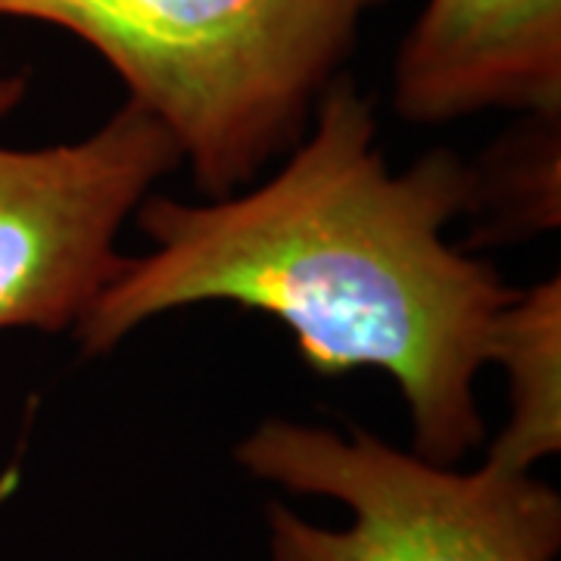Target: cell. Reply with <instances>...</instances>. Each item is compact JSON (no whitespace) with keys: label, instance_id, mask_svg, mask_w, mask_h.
<instances>
[{"label":"cell","instance_id":"6da1fadb","mask_svg":"<svg viewBox=\"0 0 561 561\" xmlns=\"http://www.w3.org/2000/svg\"><path fill=\"white\" fill-rule=\"evenodd\" d=\"M478 209V165L449 147L390 172L371 101L341 72L268 181L219 201L140 203L153 250L125 256L72 337L81 356H103L201 302L262 312L319 375L383 371L409 409L412 453L459 465L486 437L478 378L522 290L446 241Z\"/></svg>","mask_w":561,"mask_h":561},{"label":"cell","instance_id":"3957f363","mask_svg":"<svg viewBox=\"0 0 561 561\" xmlns=\"http://www.w3.org/2000/svg\"><path fill=\"white\" fill-rule=\"evenodd\" d=\"M234 459L256 481L341 502L353 515L334 530L268 502L272 561H556L561 552V496L534 471L490 461L456 471L368 431L290 419L260 421Z\"/></svg>","mask_w":561,"mask_h":561},{"label":"cell","instance_id":"277c9868","mask_svg":"<svg viewBox=\"0 0 561 561\" xmlns=\"http://www.w3.org/2000/svg\"><path fill=\"white\" fill-rule=\"evenodd\" d=\"M25 94V72L0 76V119ZM179 165L175 138L128 98L88 138L0 147V331L76 334L125 265V221Z\"/></svg>","mask_w":561,"mask_h":561},{"label":"cell","instance_id":"52a82bcc","mask_svg":"<svg viewBox=\"0 0 561 561\" xmlns=\"http://www.w3.org/2000/svg\"><path fill=\"white\" fill-rule=\"evenodd\" d=\"M559 122L561 116H527L522 135L490 150L478 165L481 213L515 231H549L559 225Z\"/></svg>","mask_w":561,"mask_h":561},{"label":"cell","instance_id":"7a4b0ae2","mask_svg":"<svg viewBox=\"0 0 561 561\" xmlns=\"http://www.w3.org/2000/svg\"><path fill=\"white\" fill-rule=\"evenodd\" d=\"M383 0H0L84 41L165 125L206 201L250 187L309 131Z\"/></svg>","mask_w":561,"mask_h":561},{"label":"cell","instance_id":"5b68a950","mask_svg":"<svg viewBox=\"0 0 561 561\" xmlns=\"http://www.w3.org/2000/svg\"><path fill=\"white\" fill-rule=\"evenodd\" d=\"M561 116V0H424L393 60V113Z\"/></svg>","mask_w":561,"mask_h":561},{"label":"cell","instance_id":"ba28073f","mask_svg":"<svg viewBox=\"0 0 561 561\" xmlns=\"http://www.w3.org/2000/svg\"><path fill=\"white\" fill-rule=\"evenodd\" d=\"M16 490H20V465H10V468L0 474V508L13 500Z\"/></svg>","mask_w":561,"mask_h":561},{"label":"cell","instance_id":"8992f818","mask_svg":"<svg viewBox=\"0 0 561 561\" xmlns=\"http://www.w3.org/2000/svg\"><path fill=\"white\" fill-rule=\"evenodd\" d=\"M508 381V421L486 461L505 471H534L561 449V284L552 275L502 309L490 362Z\"/></svg>","mask_w":561,"mask_h":561}]
</instances>
